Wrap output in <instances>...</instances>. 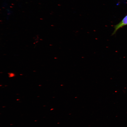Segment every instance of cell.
<instances>
[{
    "mask_svg": "<svg viewBox=\"0 0 127 127\" xmlns=\"http://www.w3.org/2000/svg\"><path fill=\"white\" fill-rule=\"evenodd\" d=\"M127 25V15L120 22L114 26V29L112 34V35L115 34L117 30L120 28Z\"/></svg>",
    "mask_w": 127,
    "mask_h": 127,
    "instance_id": "1",
    "label": "cell"
},
{
    "mask_svg": "<svg viewBox=\"0 0 127 127\" xmlns=\"http://www.w3.org/2000/svg\"><path fill=\"white\" fill-rule=\"evenodd\" d=\"M13 124H10V125H13Z\"/></svg>",
    "mask_w": 127,
    "mask_h": 127,
    "instance_id": "2",
    "label": "cell"
},
{
    "mask_svg": "<svg viewBox=\"0 0 127 127\" xmlns=\"http://www.w3.org/2000/svg\"><path fill=\"white\" fill-rule=\"evenodd\" d=\"M37 121V120H35V121Z\"/></svg>",
    "mask_w": 127,
    "mask_h": 127,
    "instance_id": "3",
    "label": "cell"
}]
</instances>
